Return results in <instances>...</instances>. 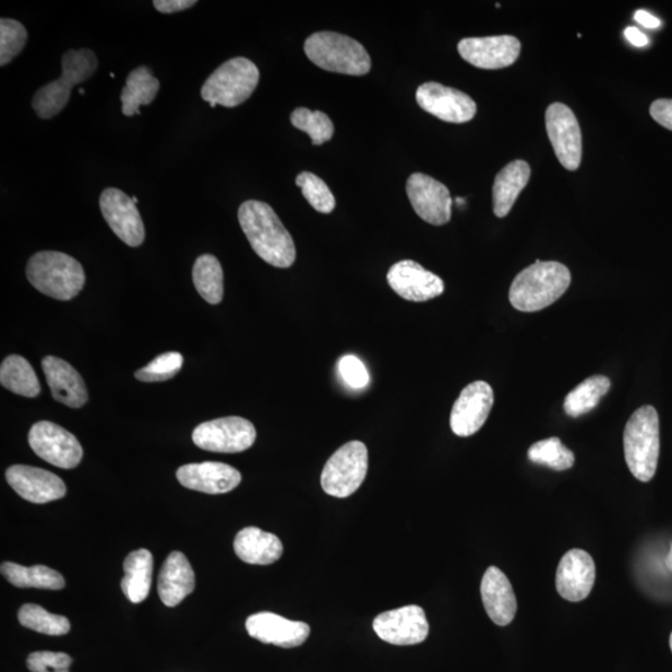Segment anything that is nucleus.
Instances as JSON below:
<instances>
[{
  "label": "nucleus",
  "mask_w": 672,
  "mask_h": 672,
  "mask_svg": "<svg viewBox=\"0 0 672 672\" xmlns=\"http://www.w3.org/2000/svg\"><path fill=\"white\" fill-rule=\"evenodd\" d=\"M481 597L485 613L499 626L513 622L517 613V599L509 579L497 567L485 571L481 581Z\"/></svg>",
  "instance_id": "5701e85b"
},
{
  "label": "nucleus",
  "mask_w": 672,
  "mask_h": 672,
  "mask_svg": "<svg viewBox=\"0 0 672 672\" xmlns=\"http://www.w3.org/2000/svg\"><path fill=\"white\" fill-rule=\"evenodd\" d=\"M528 458L529 461L550 467L554 471L569 470L576 463V456L559 437L536 442L528 449Z\"/></svg>",
  "instance_id": "f704fd0d"
},
{
  "label": "nucleus",
  "mask_w": 672,
  "mask_h": 672,
  "mask_svg": "<svg viewBox=\"0 0 672 672\" xmlns=\"http://www.w3.org/2000/svg\"><path fill=\"white\" fill-rule=\"evenodd\" d=\"M339 373L344 382L352 388H362L369 384V373L362 361L347 356L339 361Z\"/></svg>",
  "instance_id": "a19ab883"
},
{
  "label": "nucleus",
  "mask_w": 672,
  "mask_h": 672,
  "mask_svg": "<svg viewBox=\"0 0 672 672\" xmlns=\"http://www.w3.org/2000/svg\"><path fill=\"white\" fill-rule=\"evenodd\" d=\"M624 454L626 465L636 480H652L660 454L659 415L652 406H641L627 421L624 430Z\"/></svg>",
  "instance_id": "7ed1b4c3"
},
{
  "label": "nucleus",
  "mask_w": 672,
  "mask_h": 672,
  "mask_svg": "<svg viewBox=\"0 0 672 672\" xmlns=\"http://www.w3.org/2000/svg\"><path fill=\"white\" fill-rule=\"evenodd\" d=\"M183 365V357L180 352H165L149 362L135 373V377L144 383L166 382L179 374Z\"/></svg>",
  "instance_id": "58836bf2"
},
{
  "label": "nucleus",
  "mask_w": 672,
  "mask_h": 672,
  "mask_svg": "<svg viewBox=\"0 0 672 672\" xmlns=\"http://www.w3.org/2000/svg\"><path fill=\"white\" fill-rule=\"evenodd\" d=\"M458 52L467 63L476 68L503 69L516 63L520 55V41L512 35L466 38L458 43Z\"/></svg>",
  "instance_id": "a211bd4d"
},
{
  "label": "nucleus",
  "mask_w": 672,
  "mask_h": 672,
  "mask_svg": "<svg viewBox=\"0 0 672 672\" xmlns=\"http://www.w3.org/2000/svg\"><path fill=\"white\" fill-rule=\"evenodd\" d=\"M97 64L91 49L67 51L61 60L63 74L35 93L32 103L35 113L44 120L57 117L68 105L73 87L86 82L96 72Z\"/></svg>",
  "instance_id": "423d86ee"
},
{
  "label": "nucleus",
  "mask_w": 672,
  "mask_h": 672,
  "mask_svg": "<svg viewBox=\"0 0 672 672\" xmlns=\"http://www.w3.org/2000/svg\"><path fill=\"white\" fill-rule=\"evenodd\" d=\"M251 638L279 648H298L311 635V626L303 622L288 621L278 614L263 612L253 614L245 622Z\"/></svg>",
  "instance_id": "412c9836"
},
{
  "label": "nucleus",
  "mask_w": 672,
  "mask_h": 672,
  "mask_svg": "<svg viewBox=\"0 0 672 672\" xmlns=\"http://www.w3.org/2000/svg\"><path fill=\"white\" fill-rule=\"evenodd\" d=\"M192 278L200 296L212 305L223 302L224 271L215 255L203 254L194 262Z\"/></svg>",
  "instance_id": "7c9ffc66"
},
{
  "label": "nucleus",
  "mask_w": 672,
  "mask_h": 672,
  "mask_svg": "<svg viewBox=\"0 0 672 672\" xmlns=\"http://www.w3.org/2000/svg\"><path fill=\"white\" fill-rule=\"evenodd\" d=\"M386 278L395 293L409 302H428L445 291L444 280L415 261L395 263Z\"/></svg>",
  "instance_id": "f3484780"
},
{
  "label": "nucleus",
  "mask_w": 672,
  "mask_h": 672,
  "mask_svg": "<svg viewBox=\"0 0 672 672\" xmlns=\"http://www.w3.org/2000/svg\"><path fill=\"white\" fill-rule=\"evenodd\" d=\"M235 552L244 563L269 565L280 560L283 544L277 536L256 527H247L236 536Z\"/></svg>",
  "instance_id": "a878e982"
},
{
  "label": "nucleus",
  "mask_w": 672,
  "mask_h": 672,
  "mask_svg": "<svg viewBox=\"0 0 672 672\" xmlns=\"http://www.w3.org/2000/svg\"><path fill=\"white\" fill-rule=\"evenodd\" d=\"M5 479L22 499L32 503H48L67 494L63 480L43 468L14 465L8 468Z\"/></svg>",
  "instance_id": "6ab92c4d"
},
{
  "label": "nucleus",
  "mask_w": 672,
  "mask_h": 672,
  "mask_svg": "<svg viewBox=\"0 0 672 672\" xmlns=\"http://www.w3.org/2000/svg\"><path fill=\"white\" fill-rule=\"evenodd\" d=\"M31 285L50 298L72 300L83 290L86 281L81 262L61 252H39L26 265Z\"/></svg>",
  "instance_id": "20e7f679"
},
{
  "label": "nucleus",
  "mask_w": 672,
  "mask_h": 672,
  "mask_svg": "<svg viewBox=\"0 0 672 672\" xmlns=\"http://www.w3.org/2000/svg\"><path fill=\"white\" fill-rule=\"evenodd\" d=\"M650 115L659 125L672 131V100L660 99L650 106Z\"/></svg>",
  "instance_id": "79ce46f5"
},
{
  "label": "nucleus",
  "mask_w": 672,
  "mask_h": 672,
  "mask_svg": "<svg viewBox=\"0 0 672 672\" xmlns=\"http://www.w3.org/2000/svg\"><path fill=\"white\" fill-rule=\"evenodd\" d=\"M196 588L194 572L185 555L172 552L165 561L158 576V596L166 607L173 608Z\"/></svg>",
  "instance_id": "393cba45"
},
{
  "label": "nucleus",
  "mask_w": 672,
  "mask_h": 672,
  "mask_svg": "<svg viewBox=\"0 0 672 672\" xmlns=\"http://www.w3.org/2000/svg\"><path fill=\"white\" fill-rule=\"evenodd\" d=\"M493 388L484 382L467 385L451 411V430L459 437H470L488 421L493 408Z\"/></svg>",
  "instance_id": "f8f14e48"
},
{
  "label": "nucleus",
  "mask_w": 672,
  "mask_h": 672,
  "mask_svg": "<svg viewBox=\"0 0 672 672\" xmlns=\"http://www.w3.org/2000/svg\"><path fill=\"white\" fill-rule=\"evenodd\" d=\"M26 40H28V32L22 23L2 17L0 21V65L11 63L16 56H20Z\"/></svg>",
  "instance_id": "4c0bfd02"
},
{
  "label": "nucleus",
  "mask_w": 672,
  "mask_h": 672,
  "mask_svg": "<svg viewBox=\"0 0 672 672\" xmlns=\"http://www.w3.org/2000/svg\"><path fill=\"white\" fill-rule=\"evenodd\" d=\"M196 4V0H155L154 2L157 11L164 14L182 12Z\"/></svg>",
  "instance_id": "37998d69"
},
{
  "label": "nucleus",
  "mask_w": 672,
  "mask_h": 672,
  "mask_svg": "<svg viewBox=\"0 0 672 672\" xmlns=\"http://www.w3.org/2000/svg\"><path fill=\"white\" fill-rule=\"evenodd\" d=\"M545 129L556 158L568 171L578 170L583 155V140L576 115L562 103H554L545 111Z\"/></svg>",
  "instance_id": "9b49d317"
},
{
  "label": "nucleus",
  "mask_w": 672,
  "mask_h": 672,
  "mask_svg": "<svg viewBox=\"0 0 672 672\" xmlns=\"http://www.w3.org/2000/svg\"><path fill=\"white\" fill-rule=\"evenodd\" d=\"M79 93H81L82 95L85 94L84 88H81V91H79Z\"/></svg>",
  "instance_id": "09e8293b"
},
{
  "label": "nucleus",
  "mask_w": 672,
  "mask_h": 672,
  "mask_svg": "<svg viewBox=\"0 0 672 672\" xmlns=\"http://www.w3.org/2000/svg\"><path fill=\"white\" fill-rule=\"evenodd\" d=\"M132 201H134L135 205H137V203H139V199L137 197H132Z\"/></svg>",
  "instance_id": "49530a36"
},
{
  "label": "nucleus",
  "mask_w": 672,
  "mask_h": 672,
  "mask_svg": "<svg viewBox=\"0 0 672 672\" xmlns=\"http://www.w3.org/2000/svg\"><path fill=\"white\" fill-rule=\"evenodd\" d=\"M373 627L380 639L399 647L427 640L430 631L427 614L418 605L403 607L380 614L375 617Z\"/></svg>",
  "instance_id": "ddd939ff"
},
{
  "label": "nucleus",
  "mask_w": 672,
  "mask_h": 672,
  "mask_svg": "<svg viewBox=\"0 0 672 672\" xmlns=\"http://www.w3.org/2000/svg\"><path fill=\"white\" fill-rule=\"evenodd\" d=\"M670 648H671V651H672V633L670 635Z\"/></svg>",
  "instance_id": "de8ad7c7"
},
{
  "label": "nucleus",
  "mask_w": 672,
  "mask_h": 672,
  "mask_svg": "<svg viewBox=\"0 0 672 672\" xmlns=\"http://www.w3.org/2000/svg\"><path fill=\"white\" fill-rule=\"evenodd\" d=\"M255 439L254 424L238 417L203 422L192 433L194 445L217 454L243 453L254 445Z\"/></svg>",
  "instance_id": "1a4fd4ad"
},
{
  "label": "nucleus",
  "mask_w": 672,
  "mask_h": 672,
  "mask_svg": "<svg viewBox=\"0 0 672 672\" xmlns=\"http://www.w3.org/2000/svg\"><path fill=\"white\" fill-rule=\"evenodd\" d=\"M0 383L9 392L24 397H37L40 394L37 374L29 361L20 356L4 359L0 367Z\"/></svg>",
  "instance_id": "2f4dec72"
},
{
  "label": "nucleus",
  "mask_w": 672,
  "mask_h": 672,
  "mask_svg": "<svg viewBox=\"0 0 672 672\" xmlns=\"http://www.w3.org/2000/svg\"><path fill=\"white\" fill-rule=\"evenodd\" d=\"M610 380L603 375L591 376L571 392L564 401V411L571 418H579L595 410L610 391Z\"/></svg>",
  "instance_id": "473e14b6"
},
{
  "label": "nucleus",
  "mask_w": 672,
  "mask_h": 672,
  "mask_svg": "<svg viewBox=\"0 0 672 672\" xmlns=\"http://www.w3.org/2000/svg\"><path fill=\"white\" fill-rule=\"evenodd\" d=\"M260 83V70L247 58H233L212 73L201 88L202 99L211 108L223 105L225 108L249 100Z\"/></svg>",
  "instance_id": "0eeeda50"
},
{
  "label": "nucleus",
  "mask_w": 672,
  "mask_h": 672,
  "mask_svg": "<svg viewBox=\"0 0 672 672\" xmlns=\"http://www.w3.org/2000/svg\"><path fill=\"white\" fill-rule=\"evenodd\" d=\"M417 100L421 109L445 122L465 123L477 112V105L470 96L439 83L419 86Z\"/></svg>",
  "instance_id": "dca6fc26"
},
{
  "label": "nucleus",
  "mask_w": 672,
  "mask_h": 672,
  "mask_svg": "<svg viewBox=\"0 0 672 672\" xmlns=\"http://www.w3.org/2000/svg\"><path fill=\"white\" fill-rule=\"evenodd\" d=\"M160 91V82L147 67H140L129 74L127 85L122 88V113L125 117L140 115V108L152 104Z\"/></svg>",
  "instance_id": "c85d7f7f"
},
{
  "label": "nucleus",
  "mask_w": 672,
  "mask_h": 672,
  "mask_svg": "<svg viewBox=\"0 0 672 672\" xmlns=\"http://www.w3.org/2000/svg\"><path fill=\"white\" fill-rule=\"evenodd\" d=\"M125 577L121 580L123 595L131 603H143L153 585L154 556L147 550L130 553L123 562Z\"/></svg>",
  "instance_id": "cd10ccee"
},
{
  "label": "nucleus",
  "mask_w": 672,
  "mask_h": 672,
  "mask_svg": "<svg viewBox=\"0 0 672 672\" xmlns=\"http://www.w3.org/2000/svg\"><path fill=\"white\" fill-rule=\"evenodd\" d=\"M290 121L296 129L307 132L315 146L328 143L334 136V123L328 115L322 111L298 108L291 112Z\"/></svg>",
  "instance_id": "c9c22d12"
},
{
  "label": "nucleus",
  "mask_w": 672,
  "mask_h": 672,
  "mask_svg": "<svg viewBox=\"0 0 672 672\" xmlns=\"http://www.w3.org/2000/svg\"><path fill=\"white\" fill-rule=\"evenodd\" d=\"M406 192L418 216L433 226L449 223L453 199L444 183L423 173H413L406 183Z\"/></svg>",
  "instance_id": "4468645a"
},
{
  "label": "nucleus",
  "mask_w": 672,
  "mask_h": 672,
  "mask_svg": "<svg viewBox=\"0 0 672 672\" xmlns=\"http://www.w3.org/2000/svg\"><path fill=\"white\" fill-rule=\"evenodd\" d=\"M529 179L530 167L526 161L516 160L502 168L493 184L494 215L503 218L509 214Z\"/></svg>",
  "instance_id": "bb28decb"
},
{
  "label": "nucleus",
  "mask_w": 672,
  "mask_h": 672,
  "mask_svg": "<svg viewBox=\"0 0 672 672\" xmlns=\"http://www.w3.org/2000/svg\"><path fill=\"white\" fill-rule=\"evenodd\" d=\"M238 220L253 251L276 268H289L297 260L293 238L268 203L245 201Z\"/></svg>",
  "instance_id": "f257e3e1"
},
{
  "label": "nucleus",
  "mask_w": 672,
  "mask_h": 672,
  "mask_svg": "<svg viewBox=\"0 0 672 672\" xmlns=\"http://www.w3.org/2000/svg\"><path fill=\"white\" fill-rule=\"evenodd\" d=\"M52 397L72 409L82 408L87 403L84 380L77 371L63 359L47 357L41 361Z\"/></svg>",
  "instance_id": "b1692460"
},
{
  "label": "nucleus",
  "mask_w": 672,
  "mask_h": 672,
  "mask_svg": "<svg viewBox=\"0 0 672 672\" xmlns=\"http://www.w3.org/2000/svg\"><path fill=\"white\" fill-rule=\"evenodd\" d=\"M103 217L120 240L129 247H140L145 241V226L131 197L118 189H106L101 193Z\"/></svg>",
  "instance_id": "2eb2a0df"
},
{
  "label": "nucleus",
  "mask_w": 672,
  "mask_h": 672,
  "mask_svg": "<svg viewBox=\"0 0 672 672\" xmlns=\"http://www.w3.org/2000/svg\"><path fill=\"white\" fill-rule=\"evenodd\" d=\"M596 577L597 568L591 555L583 550H572L563 555L556 569V590L562 598L576 603L589 597Z\"/></svg>",
  "instance_id": "aec40b11"
},
{
  "label": "nucleus",
  "mask_w": 672,
  "mask_h": 672,
  "mask_svg": "<svg viewBox=\"0 0 672 672\" xmlns=\"http://www.w3.org/2000/svg\"><path fill=\"white\" fill-rule=\"evenodd\" d=\"M73 659L65 652L37 651L26 659V667L32 672H69Z\"/></svg>",
  "instance_id": "ea45409f"
},
{
  "label": "nucleus",
  "mask_w": 672,
  "mask_h": 672,
  "mask_svg": "<svg viewBox=\"0 0 672 672\" xmlns=\"http://www.w3.org/2000/svg\"><path fill=\"white\" fill-rule=\"evenodd\" d=\"M296 183L302 190L304 199L321 214H332L336 206L335 197L328 184L312 172L298 175Z\"/></svg>",
  "instance_id": "e433bc0d"
},
{
  "label": "nucleus",
  "mask_w": 672,
  "mask_h": 672,
  "mask_svg": "<svg viewBox=\"0 0 672 672\" xmlns=\"http://www.w3.org/2000/svg\"><path fill=\"white\" fill-rule=\"evenodd\" d=\"M571 281V272L564 264L537 261L513 280L509 302L519 312L542 311L568 290Z\"/></svg>",
  "instance_id": "f03ea898"
},
{
  "label": "nucleus",
  "mask_w": 672,
  "mask_h": 672,
  "mask_svg": "<svg viewBox=\"0 0 672 672\" xmlns=\"http://www.w3.org/2000/svg\"><path fill=\"white\" fill-rule=\"evenodd\" d=\"M635 21L639 24L644 25L645 28L657 29L659 28L661 22L657 16L651 15L645 11H638L635 13Z\"/></svg>",
  "instance_id": "a18cd8bd"
},
{
  "label": "nucleus",
  "mask_w": 672,
  "mask_h": 672,
  "mask_svg": "<svg viewBox=\"0 0 672 672\" xmlns=\"http://www.w3.org/2000/svg\"><path fill=\"white\" fill-rule=\"evenodd\" d=\"M309 60L326 72L344 75H367L371 69V59L364 47L356 39L339 33L321 32L309 37L304 43Z\"/></svg>",
  "instance_id": "39448f33"
},
{
  "label": "nucleus",
  "mask_w": 672,
  "mask_h": 672,
  "mask_svg": "<svg viewBox=\"0 0 672 672\" xmlns=\"http://www.w3.org/2000/svg\"><path fill=\"white\" fill-rule=\"evenodd\" d=\"M369 466L368 448L360 441L341 446L325 464L322 489L329 496L347 499L365 481Z\"/></svg>",
  "instance_id": "6e6552de"
},
{
  "label": "nucleus",
  "mask_w": 672,
  "mask_h": 672,
  "mask_svg": "<svg viewBox=\"0 0 672 672\" xmlns=\"http://www.w3.org/2000/svg\"><path fill=\"white\" fill-rule=\"evenodd\" d=\"M176 476L183 488L207 494L231 492L242 481L240 471L220 463L184 465L177 470Z\"/></svg>",
  "instance_id": "4be33fe9"
},
{
  "label": "nucleus",
  "mask_w": 672,
  "mask_h": 672,
  "mask_svg": "<svg viewBox=\"0 0 672 672\" xmlns=\"http://www.w3.org/2000/svg\"><path fill=\"white\" fill-rule=\"evenodd\" d=\"M3 577L16 588H37L49 590H61L65 587V579L55 569L46 565H34V567H23V565L4 562L2 567Z\"/></svg>",
  "instance_id": "c756f323"
},
{
  "label": "nucleus",
  "mask_w": 672,
  "mask_h": 672,
  "mask_svg": "<svg viewBox=\"0 0 672 672\" xmlns=\"http://www.w3.org/2000/svg\"><path fill=\"white\" fill-rule=\"evenodd\" d=\"M625 37L635 47H645L648 46L649 43L647 35L641 33L638 28H634V26H631V28L625 31Z\"/></svg>",
  "instance_id": "c03bdc74"
},
{
  "label": "nucleus",
  "mask_w": 672,
  "mask_h": 672,
  "mask_svg": "<svg viewBox=\"0 0 672 672\" xmlns=\"http://www.w3.org/2000/svg\"><path fill=\"white\" fill-rule=\"evenodd\" d=\"M17 621L31 631L50 636L70 632V622L65 616L51 614L37 604H24L17 612Z\"/></svg>",
  "instance_id": "72a5a7b5"
},
{
  "label": "nucleus",
  "mask_w": 672,
  "mask_h": 672,
  "mask_svg": "<svg viewBox=\"0 0 672 672\" xmlns=\"http://www.w3.org/2000/svg\"><path fill=\"white\" fill-rule=\"evenodd\" d=\"M28 441L35 455L52 466L70 470L82 463L81 442L57 423L40 421L33 424Z\"/></svg>",
  "instance_id": "9d476101"
}]
</instances>
